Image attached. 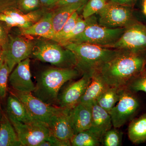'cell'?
Instances as JSON below:
<instances>
[{
  "label": "cell",
  "mask_w": 146,
  "mask_h": 146,
  "mask_svg": "<svg viewBox=\"0 0 146 146\" xmlns=\"http://www.w3.org/2000/svg\"><path fill=\"white\" fill-rule=\"evenodd\" d=\"M146 52L119 50L117 54L98 71L110 86L122 88L146 70Z\"/></svg>",
  "instance_id": "cell-1"
},
{
  "label": "cell",
  "mask_w": 146,
  "mask_h": 146,
  "mask_svg": "<svg viewBox=\"0 0 146 146\" xmlns=\"http://www.w3.org/2000/svg\"><path fill=\"white\" fill-rule=\"evenodd\" d=\"M80 74L76 68H47L37 76L33 95L47 104L56 106L58 97L62 86Z\"/></svg>",
  "instance_id": "cell-2"
},
{
  "label": "cell",
  "mask_w": 146,
  "mask_h": 146,
  "mask_svg": "<svg viewBox=\"0 0 146 146\" xmlns=\"http://www.w3.org/2000/svg\"><path fill=\"white\" fill-rule=\"evenodd\" d=\"M64 47L75 55L76 68L81 74H86L91 77L96 71L115 57L119 51L85 43H71Z\"/></svg>",
  "instance_id": "cell-3"
},
{
  "label": "cell",
  "mask_w": 146,
  "mask_h": 146,
  "mask_svg": "<svg viewBox=\"0 0 146 146\" xmlns=\"http://www.w3.org/2000/svg\"><path fill=\"white\" fill-rule=\"evenodd\" d=\"M34 41L32 57L50 63L56 68H76L75 55L70 50L51 39Z\"/></svg>",
  "instance_id": "cell-4"
},
{
  "label": "cell",
  "mask_w": 146,
  "mask_h": 146,
  "mask_svg": "<svg viewBox=\"0 0 146 146\" xmlns=\"http://www.w3.org/2000/svg\"><path fill=\"white\" fill-rule=\"evenodd\" d=\"M125 29L109 28L102 26L97 22L88 26L82 33L72 39L68 44L88 43L108 48L117 41Z\"/></svg>",
  "instance_id": "cell-5"
},
{
  "label": "cell",
  "mask_w": 146,
  "mask_h": 146,
  "mask_svg": "<svg viewBox=\"0 0 146 146\" xmlns=\"http://www.w3.org/2000/svg\"><path fill=\"white\" fill-rule=\"evenodd\" d=\"M141 107L136 93L125 87L122 88L119 100L109 113L113 127L119 128L130 122L138 114Z\"/></svg>",
  "instance_id": "cell-6"
},
{
  "label": "cell",
  "mask_w": 146,
  "mask_h": 146,
  "mask_svg": "<svg viewBox=\"0 0 146 146\" xmlns=\"http://www.w3.org/2000/svg\"><path fill=\"white\" fill-rule=\"evenodd\" d=\"M131 7L109 1L97 14L98 22L102 26L115 29L126 28L135 21Z\"/></svg>",
  "instance_id": "cell-7"
},
{
  "label": "cell",
  "mask_w": 146,
  "mask_h": 146,
  "mask_svg": "<svg viewBox=\"0 0 146 146\" xmlns=\"http://www.w3.org/2000/svg\"><path fill=\"white\" fill-rule=\"evenodd\" d=\"M8 116L22 146H38L51 135L46 125L34 121L31 122H21L10 116Z\"/></svg>",
  "instance_id": "cell-8"
},
{
  "label": "cell",
  "mask_w": 146,
  "mask_h": 146,
  "mask_svg": "<svg viewBox=\"0 0 146 146\" xmlns=\"http://www.w3.org/2000/svg\"><path fill=\"white\" fill-rule=\"evenodd\" d=\"M109 48L146 52V26L135 21L125 28L121 36Z\"/></svg>",
  "instance_id": "cell-9"
},
{
  "label": "cell",
  "mask_w": 146,
  "mask_h": 146,
  "mask_svg": "<svg viewBox=\"0 0 146 146\" xmlns=\"http://www.w3.org/2000/svg\"><path fill=\"white\" fill-rule=\"evenodd\" d=\"M34 44V40L9 33L7 47L4 51V61L10 73L18 63L29 58Z\"/></svg>",
  "instance_id": "cell-10"
},
{
  "label": "cell",
  "mask_w": 146,
  "mask_h": 146,
  "mask_svg": "<svg viewBox=\"0 0 146 146\" xmlns=\"http://www.w3.org/2000/svg\"><path fill=\"white\" fill-rule=\"evenodd\" d=\"M26 108L29 114L35 121L47 125L53 115L60 112L62 108L47 104L33 96L32 93H22L14 91Z\"/></svg>",
  "instance_id": "cell-11"
},
{
  "label": "cell",
  "mask_w": 146,
  "mask_h": 146,
  "mask_svg": "<svg viewBox=\"0 0 146 146\" xmlns=\"http://www.w3.org/2000/svg\"><path fill=\"white\" fill-rule=\"evenodd\" d=\"M91 80V76L84 74L81 78L73 82L58 94L56 106L71 109L79 103Z\"/></svg>",
  "instance_id": "cell-12"
},
{
  "label": "cell",
  "mask_w": 146,
  "mask_h": 146,
  "mask_svg": "<svg viewBox=\"0 0 146 146\" xmlns=\"http://www.w3.org/2000/svg\"><path fill=\"white\" fill-rule=\"evenodd\" d=\"M29 58L18 63L9 75V82L15 92L33 93L35 85L31 79Z\"/></svg>",
  "instance_id": "cell-13"
},
{
  "label": "cell",
  "mask_w": 146,
  "mask_h": 146,
  "mask_svg": "<svg viewBox=\"0 0 146 146\" xmlns=\"http://www.w3.org/2000/svg\"><path fill=\"white\" fill-rule=\"evenodd\" d=\"M70 109L62 108L47 124L51 134L62 141H70L74 135L69 117Z\"/></svg>",
  "instance_id": "cell-14"
},
{
  "label": "cell",
  "mask_w": 146,
  "mask_h": 146,
  "mask_svg": "<svg viewBox=\"0 0 146 146\" xmlns=\"http://www.w3.org/2000/svg\"><path fill=\"white\" fill-rule=\"evenodd\" d=\"M93 103L80 102L70 109L69 117L71 126L75 134L91 127Z\"/></svg>",
  "instance_id": "cell-15"
},
{
  "label": "cell",
  "mask_w": 146,
  "mask_h": 146,
  "mask_svg": "<svg viewBox=\"0 0 146 146\" xmlns=\"http://www.w3.org/2000/svg\"><path fill=\"white\" fill-rule=\"evenodd\" d=\"M112 126L109 113L100 107L96 101H94L92 106V122L89 130L100 139L101 143L104 135Z\"/></svg>",
  "instance_id": "cell-16"
},
{
  "label": "cell",
  "mask_w": 146,
  "mask_h": 146,
  "mask_svg": "<svg viewBox=\"0 0 146 146\" xmlns=\"http://www.w3.org/2000/svg\"><path fill=\"white\" fill-rule=\"evenodd\" d=\"M52 10L47 11L36 23L27 28L21 29V35L40 36L50 39L52 37Z\"/></svg>",
  "instance_id": "cell-17"
},
{
  "label": "cell",
  "mask_w": 146,
  "mask_h": 146,
  "mask_svg": "<svg viewBox=\"0 0 146 146\" xmlns=\"http://www.w3.org/2000/svg\"><path fill=\"white\" fill-rule=\"evenodd\" d=\"M84 5L82 3L74 4L53 9L52 10V32L51 39L61 30L72 14L76 11L82 10Z\"/></svg>",
  "instance_id": "cell-18"
},
{
  "label": "cell",
  "mask_w": 146,
  "mask_h": 146,
  "mask_svg": "<svg viewBox=\"0 0 146 146\" xmlns=\"http://www.w3.org/2000/svg\"><path fill=\"white\" fill-rule=\"evenodd\" d=\"M48 9L42 7L39 9L29 13H24L18 8H13L4 11L3 13L11 16L17 23L18 28H27L39 21Z\"/></svg>",
  "instance_id": "cell-19"
},
{
  "label": "cell",
  "mask_w": 146,
  "mask_h": 146,
  "mask_svg": "<svg viewBox=\"0 0 146 146\" xmlns=\"http://www.w3.org/2000/svg\"><path fill=\"white\" fill-rule=\"evenodd\" d=\"M101 75L96 71L91 77V80L80 102L92 104L108 87Z\"/></svg>",
  "instance_id": "cell-20"
},
{
  "label": "cell",
  "mask_w": 146,
  "mask_h": 146,
  "mask_svg": "<svg viewBox=\"0 0 146 146\" xmlns=\"http://www.w3.org/2000/svg\"><path fill=\"white\" fill-rule=\"evenodd\" d=\"M7 114L21 122L34 121L29 115L26 108L14 93L9 96L7 102Z\"/></svg>",
  "instance_id": "cell-21"
},
{
  "label": "cell",
  "mask_w": 146,
  "mask_h": 146,
  "mask_svg": "<svg viewBox=\"0 0 146 146\" xmlns=\"http://www.w3.org/2000/svg\"><path fill=\"white\" fill-rule=\"evenodd\" d=\"M0 146H22L7 114L0 120Z\"/></svg>",
  "instance_id": "cell-22"
},
{
  "label": "cell",
  "mask_w": 146,
  "mask_h": 146,
  "mask_svg": "<svg viewBox=\"0 0 146 146\" xmlns=\"http://www.w3.org/2000/svg\"><path fill=\"white\" fill-rule=\"evenodd\" d=\"M128 136L131 142L138 145L146 141V113L134 118L128 127Z\"/></svg>",
  "instance_id": "cell-23"
},
{
  "label": "cell",
  "mask_w": 146,
  "mask_h": 146,
  "mask_svg": "<svg viewBox=\"0 0 146 146\" xmlns=\"http://www.w3.org/2000/svg\"><path fill=\"white\" fill-rule=\"evenodd\" d=\"M121 89L122 88L110 86L97 98V104L110 113L119 101Z\"/></svg>",
  "instance_id": "cell-24"
},
{
  "label": "cell",
  "mask_w": 146,
  "mask_h": 146,
  "mask_svg": "<svg viewBox=\"0 0 146 146\" xmlns=\"http://www.w3.org/2000/svg\"><path fill=\"white\" fill-rule=\"evenodd\" d=\"M98 18L95 15L89 18L84 19L82 16H79L78 20L75 27L74 29L67 35L62 39L58 44L63 47L68 45L72 39H74L79 35L81 34L88 26L91 24L97 23Z\"/></svg>",
  "instance_id": "cell-25"
},
{
  "label": "cell",
  "mask_w": 146,
  "mask_h": 146,
  "mask_svg": "<svg viewBox=\"0 0 146 146\" xmlns=\"http://www.w3.org/2000/svg\"><path fill=\"white\" fill-rule=\"evenodd\" d=\"M70 143L73 146H99L101 145L100 139L89 129L74 135Z\"/></svg>",
  "instance_id": "cell-26"
},
{
  "label": "cell",
  "mask_w": 146,
  "mask_h": 146,
  "mask_svg": "<svg viewBox=\"0 0 146 146\" xmlns=\"http://www.w3.org/2000/svg\"><path fill=\"white\" fill-rule=\"evenodd\" d=\"M123 132L114 127L106 131L102 138L101 145L104 146L122 145Z\"/></svg>",
  "instance_id": "cell-27"
},
{
  "label": "cell",
  "mask_w": 146,
  "mask_h": 146,
  "mask_svg": "<svg viewBox=\"0 0 146 146\" xmlns=\"http://www.w3.org/2000/svg\"><path fill=\"white\" fill-rule=\"evenodd\" d=\"M78 17V11L74 12L65 23L61 30L53 36L51 40L59 43L74 29L77 22Z\"/></svg>",
  "instance_id": "cell-28"
},
{
  "label": "cell",
  "mask_w": 146,
  "mask_h": 146,
  "mask_svg": "<svg viewBox=\"0 0 146 146\" xmlns=\"http://www.w3.org/2000/svg\"><path fill=\"white\" fill-rule=\"evenodd\" d=\"M125 87L134 93L141 91L146 93V69L131 79Z\"/></svg>",
  "instance_id": "cell-29"
},
{
  "label": "cell",
  "mask_w": 146,
  "mask_h": 146,
  "mask_svg": "<svg viewBox=\"0 0 146 146\" xmlns=\"http://www.w3.org/2000/svg\"><path fill=\"white\" fill-rule=\"evenodd\" d=\"M106 3L104 0H89L82 8V18L86 19L97 14L104 7Z\"/></svg>",
  "instance_id": "cell-30"
},
{
  "label": "cell",
  "mask_w": 146,
  "mask_h": 146,
  "mask_svg": "<svg viewBox=\"0 0 146 146\" xmlns=\"http://www.w3.org/2000/svg\"><path fill=\"white\" fill-rule=\"evenodd\" d=\"M10 72L7 64L4 61L0 67V99L5 98L7 90V84Z\"/></svg>",
  "instance_id": "cell-31"
},
{
  "label": "cell",
  "mask_w": 146,
  "mask_h": 146,
  "mask_svg": "<svg viewBox=\"0 0 146 146\" xmlns=\"http://www.w3.org/2000/svg\"><path fill=\"white\" fill-rule=\"evenodd\" d=\"M42 7L40 0H18V9L24 13L35 11Z\"/></svg>",
  "instance_id": "cell-32"
},
{
  "label": "cell",
  "mask_w": 146,
  "mask_h": 146,
  "mask_svg": "<svg viewBox=\"0 0 146 146\" xmlns=\"http://www.w3.org/2000/svg\"><path fill=\"white\" fill-rule=\"evenodd\" d=\"M70 141H62L51 134L49 137L38 145V146H70Z\"/></svg>",
  "instance_id": "cell-33"
},
{
  "label": "cell",
  "mask_w": 146,
  "mask_h": 146,
  "mask_svg": "<svg viewBox=\"0 0 146 146\" xmlns=\"http://www.w3.org/2000/svg\"><path fill=\"white\" fill-rule=\"evenodd\" d=\"M9 31L7 27H5L0 23V46L2 47L3 51L8 44Z\"/></svg>",
  "instance_id": "cell-34"
},
{
  "label": "cell",
  "mask_w": 146,
  "mask_h": 146,
  "mask_svg": "<svg viewBox=\"0 0 146 146\" xmlns=\"http://www.w3.org/2000/svg\"><path fill=\"white\" fill-rule=\"evenodd\" d=\"M18 0H0V13L9 9L18 8Z\"/></svg>",
  "instance_id": "cell-35"
},
{
  "label": "cell",
  "mask_w": 146,
  "mask_h": 146,
  "mask_svg": "<svg viewBox=\"0 0 146 146\" xmlns=\"http://www.w3.org/2000/svg\"><path fill=\"white\" fill-rule=\"evenodd\" d=\"M89 0H59L56 5L54 8L62 6L69 5L74 4L82 3L85 5ZM53 8V9H54Z\"/></svg>",
  "instance_id": "cell-36"
},
{
  "label": "cell",
  "mask_w": 146,
  "mask_h": 146,
  "mask_svg": "<svg viewBox=\"0 0 146 146\" xmlns=\"http://www.w3.org/2000/svg\"><path fill=\"white\" fill-rule=\"evenodd\" d=\"M59 0H40L42 7L47 9H52Z\"/></svg>",
  "instance_id": "cell-37"
},
{
  "label": "cell",
  "mask_w": 146,
  "mask_h": 146,
  "mask_svg": "<svg viewBox=\"0 0 146 146\" xmlns=\"http://www.w3.org/2000/svg\"><path fill=\"white\" fill-rule=\"evenodd\" d=\"M110 1L122 5L132 7L136 3V0H110Z\"/></svg>",
  "instance_id": "cell-38"
},
{
  "label": "cell",
  "mask_w": 146,
  "mask_h": 146,
  "mask_svg": "<svg viewBox=\"0 0 146 146\" xmlns=\"http://www.w3.org/2000/svg\"><path fill=\"white\" fill-rule=\"evenodd\" d=\"M4 62V55L2 47L0 46V67Z\"/></svg>",
  "instance_id": "cell-39"
},
{
  "label": "cell",
  "mask_w": 146,
  "mask_h": 146,
  "mask_svg": "<svg viewBox=\"0 0 146 146\" xmlns=\"http://www.w3.org/2000/svg\"><path fill=\"white\" fill-rule=\"evenodd\" d=\"M142 9L143 13L146 18V0H142Z\"/></svg>",
  "instance_id": "cell-40"
},
{
  "label": "cell",
  "mask_w": 146,
  "mask_h": 146,
  "mask_svg": "<svg viewBox=\"0 0 146 146\" xmlns=\"http://www.w3.org/2000/svg\"><path fill=\"white\" fill-rule=\"evenodd\" d=\"M3 113V112L2 110L1 104H0V120H1V118L2 117Z\"/></svg>",
  "instance_id": "cell-41"
},
{
  "label": "cell",
  "mask_w": 146,
  "mask_h": 146,
  "mask_svg": "<svg viewBox=\"0 0 146 146\" xmlns=\"http://www.w3.org/2000/svg\"><path fill=\"white\" fill-rule=\"evenodd\" d=\"M104 1H106L107 2V1H108V0H104Z\"/></svg>",
  "instance_id": "cell-42"
},
{
  "label": "cell",
  "mask_w": 146,
  "mask_h": 146,
  "mask_svg": "<svg viewBox=\"0 0 146 146\" xmlns=\"http://www.w3.org/2000/svg\"></svg>",
  "instance_id": "cell-43"
}]
</instances>
